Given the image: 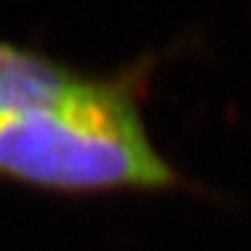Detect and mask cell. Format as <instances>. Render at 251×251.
I'll use <instances>...</instances> for the list:
<instances>
[{"instance_id":"2","label":"cell","mask_w":251,"mask_h":251,"mask_svg":"<svg viewBox=\"0 0 251 251\" xmlns=\"http://www.w3.org/2000/svg\"><path fill=\"white\" fill-rule=\"evenodd\" d=\"M79 77L38 51L0 42V119L60 100Z\"/></svg>"},{"instance_id":"1","label":"cell","mask_w":251,"mask_h":251,"mask_svg":"<svg viewBox=\"0 0 251 251\" xmlns=\"http://www.w3.org/2000/svg\"><path fill=\"white\" fill-rule=\"evenodd\" d=\"M154 60L82 75L69 93L0 119V174L64 194L163 192L183 183L143 124Z\"/></svg>"}]
</instances>
